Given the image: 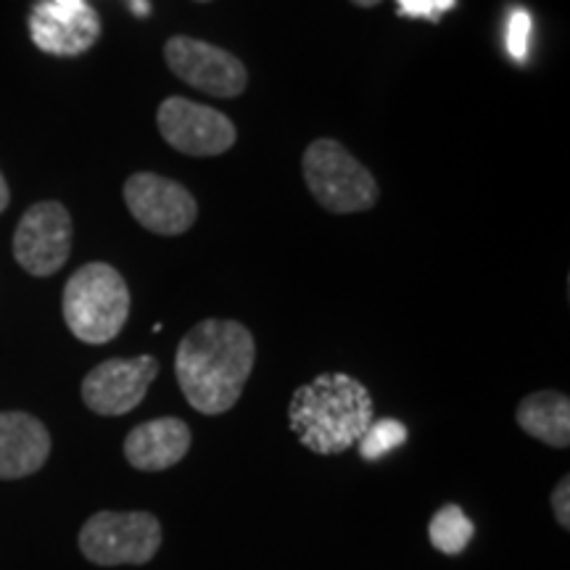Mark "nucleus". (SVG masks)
<instances>
[{"instance_id": "22", "label": "nucleus", "mask_w": 570, "mask_h": 570, "mask_svg": "<svg viewBox=\"0 0 570 570\" xmlns=\"http://www.w3.org/2000/svg\"><path fill=\"white\" fill-rule=\"evenodd\" d=\"M51 3L61 6V9H77V6H82L85 0H51Z\"/></svg>"}, {"instance_id": "20", "label": "nucleus", "mask_w": 570, "mask_h": 570, "mask_svg": "<svg viewBox=\"0 0 570 570\" xmlns=\"http://www.w3.org/2000/svg\"><path fill=\"white\" fill-rule=\"evenodd\" d=\"M9 198H11V194H9V185H6V177L0 175V212H3L6 206H9Z\"/></svg>"}, {"instance_id": "23", "label": "nucleus", "mask_w": 570, "mask_h": 570, "mask_svg": "<svg viewBox=\"0 0 570 570\" xmlns=\"http://www.w3.org/2000/svg\"><path fill=\"white\" fill-rule=\"evenodd\" d=\"M354 6H362V9H370V6H377L381 0H352Z\"/></svg>"}, {"instance_id": "6", "label": "nucleus", "mask_w": 570, "mask_h": 570, "mask_svg": "<svg viewBox=\"0 0 570 570\" xmlns=\"http://www.w3.org/2000/svg\"><path fill=\"white\" fill-rule=\"evenodd\" d=\"M164 59L175 77L185 85L214 98H238L248 85L244 61L206 40L175 35L164 46Z\"/></svg>"}, {"instance_id": "5", "label": "nucleus", "mask_w": 570, "mask_h": 570, "mask_svg": "<svg viewBox=\"0 0 570 570\" xmlns=\"http://www.w3.org/2000/svg\"><path fill=\"white\" fill-rule=\"evenodd\" d=\"M161 547V523L151 512H96L85 520L80 550L96 566H146Z\"/></svg>"}, {"instance_id": "17", "label": "nucleus", "mask_w": 570, "mask_h": 570, "mask_svg": "<svg viewBox=\"0 0 570 570\" xmlns=\"http://www.w3.org/2000/svg\"><path fill=\"white\" fill-rule=\"evenodd\" d=\"M533 21L531 13L525 9H515L510 13L508 21V51L515 61H523L529 56V40H531Z\"/></svg>"}, {"instance_id": "10", "label": "nucleus", "mask_w": 570, "mask_h": 570, "mask_svg": "<svg viewBox=\"0 0 570 570\" xmlns=\"http://www.w3.org/2000/svg\"><path fill=\"white\" fill-rule=\"evenodd\" d=\"M156 375H159V362L151 354L132 356V360H106L85 375V407L104 417L127 415L146 399Z\"/></svg>"}, {"instance_id": "11", "label": "nucleus", "mask_w": 570, "mask_h": 570, "mask_svg": "<svg viewBox=\"0 0 570 570\" xmlns=\"http://www.w3.org/2000/svg\"><path fill=\"white\" fill-rule=\"evenodd\" d=\"M30 35L40 51L53 56H80L101 38V19L88 3L61 9L51 0H40L30 13Z\"/></svg>"}, {"instance_id": "9", "label": "nucleus", "mask_w": 570, "mask_h": 570, "mask_svg": "<svg viewBox=\"0 0 570 570\" xmlns=\"http://www.w3.org/2000/svg\"><path fill=\"white\" fill-rule=\"evenodd\" d=\"M125 204L138 225L156 235H180L196 225L198 204L180 183L154 173L127 177Z\"/></svg>"}, {"instance_id": "19", "label": "nucleus", "mask_w": 570, "mask_h": 570, "mask_svg": "<svg viewBox=\"0 0 570 570\" xmlns=\"http://www.w3.org/2000/svg\"><path fill=\"white\" fill-rule=\"evenodd\" d=\"M552 512L554 520L562 525V529H570V479H560L558 487L552 491Z\"/></svg>"}, {"instance_id": "2", "label": "nucleus", "mask_w": 570, "mask_h": 570, "mask_svg": "<svg viewBox=\"0 0 570 570\" xmlns=\"http://www.w3.org/2000/svg\"><path fill=\"white\" fill-rule=\"evenodd\" d=\"M375 404L365 383L346 373H323L294 391L288 425L315 454H341L373 425Z\"/></svg>"}, {"instance_id": "4", "label": "nucleus", "mask_w": 570, "mask_h": 570, "mask_svg": "<svg viewBox=\"0 0 570 570\" xmlns=\"http://www.w3.org/2000/svg\"><path fill=\"white\" fill-rule=\"evenodd\" d=\"M304 180L323 209L333 214H354L373 209L377 183L362 161L333 138H320L304 151Z\"/></svg>"}, {"instance_id": "3", "label": "nucleus", "mask_w": 570, "mask_h": 570, "mask_svg": "<svg viewBox=\"0 0 570 570\" xmlns=\"http://www.w3.org/2000/svg\"><path fill=\"white\" fill-rule=\"evenodd\" d=\"M130 317V288L106 262H90L63 288V320L85 344H109Z\"/></svg>"}, {"instance_id": "24", "label": "nucleus", "mask_w": 570, "mask_h": 570, "mask_svg": "<svg viewBox=\"0 0 570 570\" xmlns=\"http://www.w3.org/2000/svg\"><path fill=\"white\" fill-rule=\"evenodd\" d=\"M198 3H209V0H198Z\"/></svg>"}, {"instance_id": "13", "label": "nucleus", "mask_w": 570, "mask_h": 570, "mask_svg": "<svg viewBox=\"0 0 570 570\" xmlns=\"http://www.w3.org/2000/svg\"><path fill=\"white\" fill-rule=\"evenodd\" d=\"M190 441V428L180 417H156L127 433L125 458L135 470L159 473L175 468L188 454Z\"/></svg>"}, {"instance_id": "16", "label": "nucleus", "mask_w": 570, "mask_h": 570, "mask_svg": "<svg viewBox=\"0 0 570 570\" xmlns=\"http://www.w3.org/2000/svg\"><path fill=\"white\" fill-rule=\"evenodd\" d=\"M407 441V425H402L394 417L373 420V425L367 428L365 436L360 439V454L362 460H381L386 458L391 449L402 446Z\"/></svg>"}, {"instance_id": "7", "label": "nucleus", "mask_w": 570, "mask_h": 570, "mask_svg": "<svg viewBox=\"0 0 570 570\" xmlns=\"http://www.w3.org/2000/svg\"><path fill=\"white\" fill-rule=\"evenodd\" d=\"M156 127L161 138L185 156H219L238 140V130L223 111L180 96H169L159 106Z\"/></svg>"}, {"instance_id": "18", "label": "nucleus", "mask_w": 570, "mask_h": 570, "mask_svg": "<svg viewBox=\"0 0 570 570\" xmlns=\"http://www.w3.org/2000/svg\"><path fill=\"white\" fill-rule=\"evenodd\" d=\"M454 6H458V0H396L399 17L425 21H441V17L452 11Z\"/></svg>"}, {"instance_id": "1", "label": "nucleus", "mask_w": 570, "mask_h": 570, "mask_svg": "<svg viewBox=\"0 0 570 570\" xmlns=\"http://www.w3.org/2000/svg\"><path fill=\"white\" fill-rule=\"evenodd\" d=\"M256 362L252 331L235 320H204L177 346L175 375L188 404L202 415L233 410Z\"/></svg>"}, {"instance_id": "8", "label": "nucleus", "mask_w": 570, "mask_h": 570, "mask_svg": "<svg viewBox=\"0 0 570 570\" xmlns=\"http://www.w3.org/2000/svg\"><path fill=\"white\" fill-rule=\"evenodd\" d=\"M71 254V217L59 202L32 204L13 233V256L35 277H48L67 265Z\"/></svg>"}, {"instance_id": "12", "label": "nucleus", "mask_w": 570, "mask_h": 570, "mask_svg": "<svg viewBox=\"0 0 570 570\" xmlns=\"http://www.w3.org/2000/svg\"><path fill=\"white\" fill-rule=\"evenodd\" d=\"M51 454V433L27 412H0V479L17 481L38 473Z\"/></svg>"}, {"instance_id": "15", "label": "nucleus", "mask_w": 570, "mask_h": 570, "mask_svg": "<svg viewBox=\"0 0 570 570\" xmlns=\"http://www.w3.org/2000/svg\"><path fill=\"white\" fill-rule=\"evenodd\" d=\"M428 537H431V544L436 547L439 552L444 554H462L468 550V544L475 537V525L465 512H462L460 504H444L436 515L428 523Z\"/></svg>"}, {"instance_id": "14", "label": "nucleus", "mask_w": 570, "mask_h": 570, "mask_svg": "<svg viewBox=\"0 0 570 570\" xmlns=\"http://www.w3.org/2000/svg\"><path fill=\"white\" fill-rule=\"evenodd\" d=\"M518 425L533 439L554 449L570 444V399L560 391H537L529 394L515 410Z\"/></svg>"}, {"instance_id": "21", "label": "nucleus", "mask_w": 570, "mask_h": 570, "mask_svg": "<svg viewBox=\"0 0 570 570\" xmlns=\"http://www.w3.org/2000/svg\"><path fill=\"white\" fill-rule=\"evenodd\" d=\"M130 6H132V13H138V17H148V11H151L148 0H130Z\"/></svg>"}]
</instances>
